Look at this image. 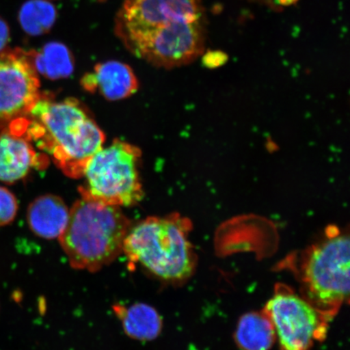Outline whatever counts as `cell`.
<instances>
[{"mask_svg":"<svg viewBox=\"0 0 350 350\" xmlns=\"http://www.w3.org/2000/svg\"><path fill=\"white\" fill-rule=\"evenodd\" d=\"M23 135L72 178H82L105 142L103 131L78 100H55L45 95L25 118Z\"/></svg>","mask_w":350,"mask_h":350,"instance_id":"cell-1","label":"cell"},{"mask_svg":"<svg viewBox=\"0 0 350 350\" xmlns=\"http://www.w3.org/2000/svg\"><path fill=\"white\" fill-rule=\"evenodd\" d=\"M191 229L189 219L178 213L147 217L130 227L122 253L159 281L182 283L193 275L197 265Z\"/></svg>","mask_w":350,"mask_h":350,"instance_id":"cell-2","label":"cell"},{"mask_svg":"<svg viewBox=\"0 0 350 350\" xmlns=\"http://www.w3.org/2000/svg\"><path fill=\"white\" fill-rule=\"evenodd\" d=\"M130 227L120 207L81 197L70 210L59 239L72 268L97 272L122 253Z\"/></svg>","mask_w":350,"mask_h":350,"instance_id":"cell-3","label":"cell"},{"mask_svg":"<svg viewBox=\"0 0 350 350\" xmlns=\"http://www.w3.org/2000/svg\"><path fill=\"white\" fill-rule=\"evenodd\" d=\"M304 299L330 319L349 296V238L331 226L305 254L301 266Z\"/></svg>","mask_w":350,"mask_h":350,"instance_id":"cell-4","label":"cell"},{"mask_svg":"<svg viewBox=\"0 0 350 350\" xmlns=\"http://www.w3.org/2000/svg\"><path fill=\"white\" fill-rule=\"evenodd\" d=\"M142 152L129 143L116 139L92 157L79 187L82 198L112 206H133L143 198L139 174Z\"/></svg>","mask_w":350,"mask_h":350,"instance_id":"cell-5","label":"cell"},{"mask_svg":"<svg viewBox=\"0 0 350 350\" xmlns=\"http://www.w3.org/2000/svg\"><path fill=\"white\" fill-rule=\"evenodd\" d=\"M125 46L147 62L164 68L189 64L203 54L201 20L177 21L144 30H118Z\"/></svg>","mask_w":350,"mask_h":350,"instance_id":"cell-6","label":"cell"},{"mask_svg":"<svg viewBox=\"0 0 350 350\" xmlns=\"http://www.w3.org/2000/svg\"><path fill=\"white\" fill-rule=\"evenodd\" d=\"M282 350H312L325 338L331 319L297 295L291 288L279 286L265 306Z\"/></svg>","mask_w":350,"mask_h":350,"instance_id":"cell-7","label":"cell"},{"mask_svg":"<svg viewBox=\"0 0 350 350\" xmlns=\"http://www.w3.org/2000/svg\"><path fill=\"white\" fill-rule=\"evenodd\" d=\"M38 72L27 51L0 53V130L27 117L42 97Z\"/></svg>","mask_w":350,"mask_h":350,"instance_id":"cell-8","label":"cell"},{"mask_svg":"<svg viewBox=\"0 0 350 350\" xmlns=\"http://www.w3.org/2000/svg\"><path fill=\"white\" fill-rule=\"evenodd\" d=\"M200 0H125L117 16L118 30H144L177 21H198Z\"/></svg>","mask_w":350,"mask_h":350,"instance_id":"cell-9","label":"cell"},{"mask_svg":"<svg viewBox=\"0 0 350 350\" xmlns=\"http://www.w3.org/2000/svg\"><path fill=\"white\" fill-rule=\"evenodd\" d=\"M47 164L46 156L39 154L25 135L8 129L0 133V182L12 185L33 168L43 169Z\"/></svg>","mask_w":350,"mask_h":350,"instance_id":"cell-10","label":"cell"},{"mask_svg":"<svg viewBox=\"0 0 350 350\" xmlns=\"http://www.w3.org/2000/svg\"><path fill=\"white\" fill-rule=\"evenodd\" d=\"M81 85L90 93H97L109 100L130 97L138 90V81L128 64L119 61L99 64L93 72L85 74Z\"/></svg>","mask_w":350,"mask_h":350,"instance_id":"cell-11","label":"cell"},{"mask_svg":"<svg viewBox=\"0 0 350 350\" xmlns=\"http://www.w3.org/2000/svg\"><path fill=\"white\" fill-rule=\"evenodd\" d=\"M70 210L64 200L53 195L34 200L27 210V222L34 234L44 239H59L68 224Z\"/></svg>","mask_w":350,"mask_h":350,"instance_id":"cell-12","label":"cell"},{"mask_svg":"<svg viewBox=\"0 0 350 350\" xmlns=\"http://www.w3.org/2000/svg\"><path fill=\"white\" fill-rule=\"evenodd\" d=\"M113 312L120 319L125 334L131 338L152 340L157 338L163 329V319L156 309L150 305H116Z\"/></svg>","mask_w":350,"mask_h":350,"instance_id":"cell-13","label":"cell"},{"mask_svg":"<svg viewBox=\"0 0 350 350\" xmlns=\"http://www.w3.org/2000/svg\"><path fill=\"white\" fill-rule=\"evenodd\" d=\"M277 339L272 322L265 312H249L240 318L235 340L242 350H270Z\"/></svg>","mask_w":350,"mask_h":350,"instance_id":"cell-14","label":"cell"},{"mask_svg":"<svg viewBox=\"0 0 350 350\" xmlns=\"http://www.w3.org/2000/svg\"><path fill=\"white\" fill-rule=\"evenodd\" d=\"M27 53L37 72L48 79L67 78L73 72V57L63 43L49 42L40 51Z\"/></svg>","mask_w":350,"mask_h":350,"instance_id":"cell-15","label":"cell"},{"mask_svg":"<svg viewBox=\"0 0 350 350\" xmlns=\"http://www.w3.org/2000/svg\"><path fill=\"white\" fill-rule=\"evenodd\" d=\"M57 16L55 7L47 0H29L21 8L19 21L26 33L40 36L53 27Z\"/></svg>","mask_w":350,"mask_h":350,"instance_id":"cell-16","label":"cell"},{"mask_svg":"<svg viewBox=\"0 0 350 350\" xmlns=\"http://www.w3.org/2000/svg\"><path fill=\"white\" fill-rule=\"evenodd\" d=\"M18 211V202L14 194L0 187V227L11 224Z\"/></svg>","mask_w":350,"mask_h":350,"instance_id":"cell-17","label":"cell"},{"mask_svg":"<svg viewBox=\"0 0 350 350\" xmlns=\"http://www.w3.org/2000/svg\"><path fill=\"white\" fill-rule=\"evenodd\" d=\"M227 56L222 52L210 51L204 56L203 62L207 68H216L226 62Z\"/></svg>","mask_w":350,"mask_h":350,"instance_id":"cell-18","label":"cell"},{"mask_svg":"<svg viewBox=\"0 0 350 350\" xmlns=\"http://www.w3.org/2000/svg\"><path fill=\"white\" fill-rule=\"evenodd\" d=\"M10 40V30L7 22L0 17V53L7 50L6 47Z\"/></svg>","mask_w":350,"mask_h":350,"instance_id":"cell-19","label":"cell"},{"mask_svg":"<svg viewBox=\"0 0 350 350\" xmlns=\"http://www.w3.org/2000/svg\"><path fill=\"white\" fill-rule=\"evenodd\" d=\"M297 0H275V6H288L295 3Z\"/></svg>","mask_w":350,"mask_h":350,"instance_id":"cell-20","label":"cell"},{"mask_svg":"<svg viewBox=\"0 0 350 350\" xmlns=\"http://www.w3.org/2000/svg\"><path fill=\"white\" fill-rule=\"evenodd\" d=\"M259 1H262L267 3L273 4V6H275V0H259Z\"/></svg>","mask_w":350,"mask_h":350,"instance_id":"cell-21","label":"cell"}]
</instances>
